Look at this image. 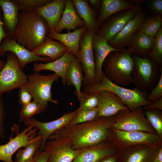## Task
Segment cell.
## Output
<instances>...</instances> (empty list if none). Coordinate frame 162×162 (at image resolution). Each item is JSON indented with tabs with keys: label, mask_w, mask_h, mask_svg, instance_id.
Listing matches in <instances>:
<instances>
[{
	"label": "cell",
	"mask_w": 162,
	"mask_h": 162,
	"mask_svg": "<svg viewBox=\"0 0 162 162\" xmlns=\"http://www.w3.org/2000/svg\"><path fill=\"white\" fill-rule=\"evenodd\" d=\"M50 155L48 151L40 150L36 154L32 162H47Z\"/></svg>",
	"instance_id": "cell-42"
},
{
	"label": "cell",
	"mask_w": 162,
	"mask_h": 162,
	"mask_svg": "<svg viewBox=\"0 0 162 162\" xmlns=\"http://www.w3.org/2000/svg\"><path fill=\"white\" fill-rule=\"evenodd\" d=\"M94 34L87 28L82 34L80 41L78 60L84 73L82 86L95 83V66L92 46Z\"/></svg>",
	"instance_id": "cell-10"
},
{
	"label": "cell",
	"mask_w": 162,
	"mask_h": 162,
	"mask_svg": "<svg viewBox=\"0 0 162 162\" xmlns=\"http://www.w3.org/2000/svg\"><path fill=\"white\" fill-rule=\"evenodd\" d=\"M1 51L3 53L10 52L14 54L21 68H23L27 64L33 62L52 61L49 57L36 55L18 43L14 39L10 38L7 39L2 45L0 52Z\"/></svg>",
	"instance_id": "cell-18"
},
{
	"label": "cell",
	"mask_w": 162,
	"mask_h": 162,
	"mask_svg": "<svg viewBox=\"0 0 162 162\" xmlns=\"http://www.w3.org/2000/svg\"><path fill=\"white\" fill-rule=\"evenodd\" d=\"M6 36V34L3 29L2 22L0 17V44L3 38Z\"/></svg>",
	"instance_id": "cell-47"
},
{
	"label": "cell",
	"mask_w": 162,
	"mask_h": 162,
	"mask_svg": "<svg viewBox=\"0 0 162 162\" xmlns=\"http://www.w3.org/2000/svg\"><path fill=\"white\" fill-rule=\"evenodd\" d=\"M28 77L22 70L16 56L10 55L0 70V94L23 86L27 82Z\"/></svg>",
	"instance_id": "cell-9"
},
{
	"label": "cell",
	"mask_w": 162,
	"mask_h": 162,
	"mask_svg": "<svg viewBox=\"0 0 162 162\" xmlns=\"http://www.w3.org/2000/svg\"><path fill=\"white\" fill-rule=\"evenodd\" d=\"M151 162H162V148L159 149Z\"/></svg>",
	"instance_id": "cell-46"
},
{
	"label": "cell",
	"mask_w": 162,
	"mask_h": 162,
	"mask_svg": "<svg viewBox=\"0 0 162 162\" xmlns=\"http://www.w3.org/2000/svg\"><path fill=\"white\" fill-rule=\"evenodd\" d=\"M97 108L98 112L96 118L112 116L121 111L130 110L117 96L108 91L99 92Z\"/></svg>",
	"instance_id": "cell-15"
},
{
	"label": "cell",
	"mask_w": 162,
	"mask_h": 162,
	"mask_svg": "<svg viewBox=\"0 0 162 162\" xmlns=\"http://www.w3.org/2000/svg\"><path fill=\"white\" fill-rule=\"evenodd\" d=\"M162 97V72L155 87L152 88L151 92L148 94L147 99L152 102Z\"/></svg>",
	"instance_id": "cell-39"
},
{
	"label": "cell",
	"mask_w": 162,
	"mask_h": 162,
	"mask_svg": "<svg viewBox=\"0 0 162 162\" xmlns=\"http://www.w3.org/2000/svg\"><path fill=\"white\" fill-rule=\"evenodd\" d=\"M77 112V109L71 112L65 113L58 118L49 122H40L32 117L26 119L23 122L26 127L32 125L37 129L41 137L40 150L43 151L50 136L68 125Z\"/></svg>",
	"instance_id": "cell-12"
},
{
	"label": "cell",
	"mask_w": 162,
	"mask_h": 162,
	"mask_svg": "<svg viewBox=\"0 0 162 162\" xmlns=\"http://www.w3.org/2000/svg\"><path fill=\"white\" fill-rule=\"evenodd\" d=\"M41 137L38 132L35 140L24 149L21 148L17 151L15 159L13 162H28L34 158L37 153L40 150Z\"/></svg>",
	"instance_id": "cell-31"
},
{
	"label": "cell",
	"mask_w": 162,
	"mask_h": 162,
	"mask_svg": "<svg viewBox=\"0 0 162 162\" xmlns=\"http://www.w3.org/2000/svg\"><path fill=\"white\" fill-rule=\"evenodd\" d=\"M37 55L50 58L52 61L58 59L68 51L62 43L55 41L47 36L44 43L31 51Z\"/></svg>",
	"instance_id": "cell-28"
},
{
	"label": "cell",
	"mask_w": 162,
	"mask_h": 162,
	"mask_svg": "<svg viewBox=\"0 0 162 162\" xmlns=\"http://www.w3.org/2000/svg\"><path fill=\"white\" fill-rule=\"evenodd\" d=\"M148 56L158 66L162 63V28L159 29L155 36L153 46Z\"/></svg>",
	"instance_id": "cell-35"
},
{
	"label": "cell",
	"mask_w": 162,
	"mask_h": 162,
	"mask_svg": "<svg viewBox=\"0 0 162 162\" xmlns=\"http://www.w3.org/2000/svg\"><path fill=\"white\" fill-rule=\"evenodd\" d=\"M22 10L35 9L51 2L50 0H18L15 1Z\"/></svg>",
	"instance_id": "cell-38"
},
{
	"label": "cell",
	"mask_w": 162,
	"mask_h": 162,
	"mask_svg": "<svg viewBox=\"0 0 162 162\" xmlns=\"http://www.w3.org/2000/svg\"><path fill=\"white\" fill-rule=\"evenodd\" d=\"M114 116L96 118L93 120L72 126L67 125L48 138L69 145L74 149L85 148L107 141Z\"/></svg>",
	"instance_id": "cell-1"
},
{
	"label": "cell",
	"mask_w": 162,
	"mask_h": 162,
	"mask_svg": "<svg viewBox=\"0 0 162 162\" xmlns=\"http://www.w3.org/2000/svg\"><path fill=\"white\" fill-rule=\"evenodd\" d=\"M81 65L78 59L74 55L66 75V85L74 86L75 88V93L79 96L81 92V88L84 78V75Z\"/></svg>",
	"instance_id": "cell-29"
},
{
	"label": "cell",
	"mask_w": 162,
	"mask_h": 162,
	"mask_svg": "<svg viewBox=\"0 0 162 162\" xmlns=\"http://www.w3.org/2000/svg\"><path fill=\"white\" fill-rule=\"evenodd\" d=\"M112 128L126 131H143L156 134L144 113L142 107L132 111L122 110L114 116Z\"/></svg>",
	"instance_id": "cell-8"
},
{
	"label": "cell",
	"mask_w": 162,
	"mask_h": 162,
	"mask_svg": "<svg viewBox=\"0 0 162 162\" xmlns=\"http://www.w3.org/2000/svg\"><path fill=\"white\" fill-rule=\"evenodd\" d=\"M89 2L90 4L94 6H97L99 4L100 2L99 0H90Z\"/></svg>",
	"instance_id": "cell-48"
},
{
	"label": "cell",
	"mask_w": 162,
	"mask_h": 162,
	"mask_svg": "<svg viewBox=\"0 0 162 162\" xmlns=\"http://www.w3.org/2000/svg\"><path fill=\"white\" fill-rule=\"evenodd\" d=\"M77 97L80 104L78 110L97 108L99 101V92L88 94L81 91L80 95Z\"/></svg>",
	"instance_id": "cell-37"
},
{
	"label": "cell",
	"mask_w": 162,
	"mask_h": 162,
	"mask_svg": "<svg viewBox=\"0 0 162 162\" xmlns=\"http://www.w3.org/2000/svg\"><path fill=\"white\" fill-rule=\"evenodd\" d=\"M117 148L107 140L83 148L73 162H100L104 159L117 154Z\"/></svg>",
	"instance_id": "cell-14"
},
{
	"label": "cell",
	"mask_w": 162,
	"mask_h": 162,
	"mask_svg": "<svg viewBox=\"0 0 162 162\" xmlns=\"http://www.w3.org/2000/svg\"><path fill=\"white\" fill-rule=\"evenodd\" d=\"M77 110L76 114L67 125L72 126L93 120L98 112L97 108Z\"/></svg>",
	"instance_id": "cell-36"
},
{
	"label": "cell",
	"mask_w": 162,
	"mask_h": 162,
	"mask_svg": "<svg viewBox=\"0 0 162 162\" xmlns=\"http://www.w3.org/2000/svg\"><path fill=\"white\" fill-rule=\"evenodd\" d=\"M4 65V62L2 61H0V70L2 69Z\"/></svg>",
	"instance_id": "cell-49"
},
{
	"label": "cell",
	"mask_w": 162,
	"mask_h": 162,
	"mask_svg": "<svg viewBox=\"0 0 162 162\" xmlns=\"http://www.w3.org/2000/svg\"><path fill=\"white\" fill-rule=\"evenodd\" d=\"M74 56L68 51L60 58L53 61L46 63H34L33 70L36 72L45 70L53 71L61 78L63 84L65 85L66 74Z\"/></svg>",
	"instance_id": "cell-23"
},
{
	"label": "cell",
	"mask_w": 162,
	"mask_h": 162,
	"mask_svg": "<svg viewBox=\"0 0 162 162\" xmlns=\"http://www.w3.org/2000/svg\"><path fill=\"white\" fill-rule=\"evenodd\" d=\"M92 46L95 66V82L97 83L101 80L102 65L108 55L112 52L122 51L124 49L118 50L112 47L109 44L106 39L97 34H94Z\"/></svg>",
	"instance_id": "cell-20"
},
{
	"label": "cell",
	"mask_w": 162,
	"mask_h": 162,
	"mask_svg": "<svg viewBox=\"0 0 162 162\" xmlns=\"http://www.w3.org/2000/svg\"><path fill=\"white\" fill-rule=\"evenodd\" d=\"M134 67L132 75L136 88L147 92L152 89L158 82L160 74L158 66L147 56H140L132 54Z\"/></svg>",
	"instance_id": "cell-6"
},
{
	"label": "cell",
	"mask_w": 162,
	"mask_h": 162,
	"mask_svg": "<svg viewBox=\"0 0 162 162\" xmlns=\"http://www.w3.org/2000/svg\"><path fill=\"white\" fill-rule=\"evenodd\" d=\"M43 106L37 101L33 100L28 104L22 106L19 113V122L21 124L26 119L42 113L46 110Z\"/></svg>",
	"instance_id": "cell-33"
},
{
	"label": "cell",
	"mask_w": 162,
	"mask_h": 162,
	"mask_svg": "<svg viewBox=\"0 0 162 162\" xmlns=\"http://www.w3.org/2000/svg\"><path fill=\"white\" fill-rule=\"evenodd\" d=\"M159 150L145 145L126 148L118 150V162H151Z\"/></svg>",
	"instance_id": "cell-17"
},
{
	"label": "cell",
	"mask_w": 162,
	"mask_h": 162,
	"mask_svg": "<svg viewBox=\"0 0 162 162\" xmlns=\"http://www.w3.org/2000/svg\"><path fill=\"white\" fill-rule=\"evenodd\" d=\"M162 24V18L161 15L157 14L145 20L139 31L144 33L154 40L161 27Z\"/></svg>",
	"instance_id": "cell-32"
},
{
	"label": "cell",
	"mask_w": 162,
	"mask_h": 162,
	"mask_svg": "<svg viewBox=\"0 0 162 162\" xmlns=\"http://www.w3.org/2000/svg\"><path fill=\"white\" fill-rule=\"evenodd\" d=\"M134 67L132 53L128 49L110 53L102 65V70L110 81L124 87L133 83L132 75Z\"/></svg>",
	"instance_id": "cell-3"
},
{
	"label": "cell",
	"mask_w": 162,
	"mask_h": 162,
	"mask_svg": "<svg viewBox=\"0 0 162 162\" xmlns=\"http://www.w3.org/2000/svg\"><path fill=\"white\" fill-rule=\"evenodd\" d=\"M81 90L88 94L99 92L103 91L111 92L117 96L130 111L143 107L152 102L147 99V92L136 88H126L116 85L109 80L103 72L100 82L93 84L82 86Z\"/></svg>",
	"instance_id": "cell-4"
},
{
	"label": "cell",
	"mask_w": 162,
	"mask_h": 162,
	"mask_svg": "<svg viewBox=\"0 0 162 162\" xmlns=\"http://www.w3.org/2000/svg\"><path fill=\"white\" fill-rule=\"evenodd\" d=\"M87 29L85 26L74 31L66 33H60L55 31L50 32L47 36L62 43L68 51L73 54L78 59L80 53V43L81 36Z\"/></svg>",
	"instance_id": "cell-22"
},
{
	"label": "cell",
	"mask_w": 162,
	"mask_h": 162,
	"mask_svg": "<svg viewBox=\"0 0 162 162\" xmlns=\"http://www.w3.org/2000/svg\"><path fill=\"white\" fill-rule=\"evenodd\" d=\"M142 108L143 110L148 109H156L162 110V97Z\"/></svg>",
	"instance_id": "cell-43"
},
{
	"label": "cell",
	"mask_w": 162,
	"mask_h": 162,
	"mask_svg": "<svg viewBox=\"0 0 162 162\" xmlns=\"http://www.w3.org/2000/svg\"><path fill=\"white\" fill-rule=\"evenodd\" d=\"M100 162H118L117 153L104 159Z\"/></svg>",
	"instance_id": "cell-45"
},
{
	"label": "cell",
	"mask_w": 162,
	"mask_h": 162,
	"mask_svg": "<svg viewBox=\"0 0 162 162\" xmlns=\"http://www.w3.org/2000/svg\"><path fill=\"white\" fill-rule=\"evenodd\" d=\"M71 1L77 14L83 21L87 28L93 33L97 34L99 24L94 11L85 0Z\"/></svg>",
	"instance_id": "cell-26"
},
{
	"label": "cell",
	"mask_w": 162,
	"mask_h": 162,
	"mask_svg": "<svg viewBox=\"0 0 162 162\" xmlns=\"http://www.w3.org/2000/svg\"><path fill=\"white\" fill-rule=\"evenodd\" d=\"M0 6L7 26L10 31H14L18 21L19 5L16 1L0 0Z\"/></svg>",
	"instance_id": "cell-30"
},
{
	"label": "cell",
	"mask_w": 162,
	"mask_h": 162,
	"mask_svg": "<svg viewBox=\"0 0 162 162\" xmlns=\"http://www.w3.org/2000/svg\"><path fill=\"white\" fill-rule=\"evenodd\" d=\"M0 94V138L4 139L5 138L4 130V123L6 116V112L4 105Z\"/></svg>",
	"instance_id": "cell-41"
},
{
	"label": "cell",
	"mask_w": 162,
	"mask_h": 162,
	"mask_svg": "<svg viewBox=\"0 0 162 162\" xmlns=\"http://www.w3.org/2000/svg\"><path fill=\"white\" fill-rule=\"evenodd\" d=\"M85 26L77 14L71 0H66L65 8L60 20L54 31L59 33L64 29L69 32Z\"/></svg>",
	"instance_id": "cell-25"
},
{
	"label": "cell",
	"mask_w": 162,
	"mask_h": 162,
	"mask_svg": "<svg viewBox=\"0 0 162 162\" xmlns=\"http://www.w3.org/2000/svg\"><path fill=\"white\" fill-rule=\"evenodd\" d=\"M131 9L141 11L139 5L126 0H102L98 21L99 25L112 15L122 11Z\"/></svg>",
	"instance_id": "cell-24"
},
{
	"label": "cell",
	"mask_w": 162,
	"mask_h": 162,
	"mask_svg": "<svg viewBox=\"0 0 162 162\" xmlns=\"http://www.w3.org/2000/svg\"><path fill=\"white\" fill-rule=\"evenodd\" d=\"M65 3V0H55L35 9L46 22L50 32H54L58 24Z\"/></svg>",
	"instance_id": "cell-21"
},
{
	"label": "cell",
	"mask_w": 162,
	"mask_h": 162,
	"mask_svg": "<svg viewBox=\"0 0 162 162\" xmlns=\"http://www.w3.org/2000/svg\"><path fill=\"white\" fill-rule=\"evenodd\" d=\"M154 42V40L138 31L132 36L126 46L132 54L146 56L152 48Z\"/></svg>",
	"instance_id": "cell-27"
},
{
	"label": "cell",
	"mask_w": 162,
	"mask_h": 162,
	"mask_svg": "<svg viewBox=\"0 0 162 162\" xmlns=\"http://www.w3.org/2000/svg\"><path fill=\"white\" fill-rule=\"evenodd\" d=\"M148 121L155 130L156 134L162 139V111L156 109L144 110Z\"/></svg>",
	"instance_id": "cell-34"
},
{
	"label": "cell",
	"mask_w": 162,
	"mask_h": 162,
	"mask_svg": "<svg viewBox=\"0 0 162 162\" xmlns=\"http://www.w3.org/2000/svg\"><path fill=\"white\" fill-rule=\"evenodd\" d=\"M151 9L157 14L161 15L162 14V0H152L150 1Z\"/></svg>",
	"instance_id": "cell-44"
},
{
	"label": "cell",
	"mask_w": 162,
	"mask_h": 162,
	"mask_svg": "<svg viewBox=\"0 0 162 162\" xmlns=\"http://www.w3.org/2000/svg\"><path fill=\"white\" fill-rule=\"evenodd\" d=\"M26 127L20 133L18 125L16 135L13 137L11 134L9 141L5 144L0 145V161L13 162L12 159L13 154L35 140L38 134V130L32 125Z\"/></svg>",
	"instance_id": "cell-11"
},
{
	"label": "cell",
	"mask_w": 162,
	"mask_h": 162,
	"mask_svg": "<svg viewBox=\"0 0 162 162\" xmlns=\"http://www.w3.org/2000/svg\"><path fill=\"white\" fill-rule=\"evenodd\" d=\"M18 16L14 39L31 51L42 45L49 31L44 19L35 9L22 10Z\"/></svg>",
	"instance_id": "cell-2"
},
{
	"label": "cell",
	"mask_w": 162,
	"mask_h": 162,
	"mask_svg": "<svg viewBox=\"0 0 162 162\" xmlns=\"http://www.w3.org/2000/svg\"><path fill=\"white\" fill-rule=\"evenodd\" d=\"M107 140L120 150L138 145H145L157 150L162 148V139L156 134L141 131H126L112 128L109 130Z\"/></svg>",
	"instance_id": "cell-5"
},
{
	"label": "cell",
	"mask_w": 162,
	"mask_h": 162,
	"mask_svg": "<svg viewBox=\"0 0 162 162\" xmlns=\"http://www.w3.org/2000/svg\"><path fill=\"white\" fill-rule=\"evenodd\" d=\"M59 77L55 73L44 75L35 72L28 76L27 82L23 87L30 93L33 100L46 108L49 102L56 104L58 103L57 100L52 99L51 90L53 83Z\"/></svg>",
	"instance_id": "cell-7"
},
{
	"label": "cell",
	"mask_w": 162,
	"mask_h": 162,
	"mask_svg": "<svg viewBox=\"0 0 162 162\" xmlns=\"http://www.w3.org/2000/svg\"><path fill=\"white\" fill-rule=\"evenodd\" d=\"M82 149H74L68 144L49 139L44 150L48 151L50 154L47 162H73Z\"/></svg>",
	"instance_id": "cell-16"
},
{
	"label": "cell",
	"mask_w": 162,
	"mask_h": 162,
	"mask_svg": "<svg viewBox=\"0 0 162 162\" xmlns=\"http://www.w3.org/2000/svg\"><path fill=\"white\" fill-rule=\"evenodd\" d=\"M144 12L139 11L123 29L111 40L108 44L112 47L121 50L127 45L132 36L137 31L145 20Z\"/></svg>",
	"instance_id": "cell-19"
},
{
	"label": "cell",
	"mask_w": 162,
	"mask_h": 162,
	"mask_svg": "<svg viewBox=\"0 0 162 162\" xmlns=\"http://www.w3.org/2000/svg\"><path fill=\"white\" fill-rule=\"evenodd\" d=\"M20 88L19 102L22 106H25L32 101L33 98L30 93L23 86Z\"/></svg>",
	"instance_id": "cell-40"
},
{
	"label": "cell",
	"mask_w": 162,
	"mask_h": 162,
	"mask_svg": "<svg viewBox=\"0 0 162 162\" xmlns=\"http://www.w3.org/2000/svg\"><path fill=\"white\" fill-rule=\"evenodd\" d=\"M138 11L134 9L119 12L109 19L98 34L107 41L111 40L136 15Z\"/></svg>",
	"instance_id": "cell-13"
},
{
	"label": "cell",
	"mask_w": 162,
	"mask_h": 162,
	"mask_svg": "<svg viewBox=\"0 0 162 162\" xmlns=\"http://www.w3.org/2000/svg\"><path fill=\"white\" fill-rule=\"evenodd\" d=\"M34 158H33V159L32 160H30V161H28V162H32V161H33V159H34Z\"/></svg>",
	"instance_id": "cell-50"
}]
</instances>
